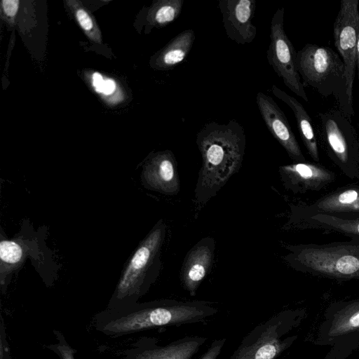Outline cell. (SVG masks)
<instances>
[{
  "label": "cell",
  "mask_w": 359,
  "mask_h": 359,
  "mask_svg": "<svg viewBox=\"0 0 359 359\" xmlns=\"http://www.w3.org/2000/svg\"><path fill=\"white\" fill-rule=\"evenodd\" d=\"M196 144L202 158L194 189L196 215L237 173L243 161L246 137L235 120L206 123L197 133Z\"/></svg>",
  "instance_id": "6da1fadb"
},
{
  "label": "cell",
  "mask_w": 359,
  "mask_h": 359,
  "mask_svg": "<svg viewBox=\"0 0 359 359\" xmlns=\"http://www.w3.org/2000/svg\"><path fill=\"white\" fill-rule=\"evenodd\" d=\"M215 312L201 302L173 301L133 304L107 309L96 318V329L112 337L144 330L200 320Z\"/></svg>",
  "instance_id": "7a4b0ae2"
},
{
  "label": "cell",
  "mask_w": 359,
  "mask_h": 359,
  "mask_svg": "<svg viewBox=\"0 0 359 359\" xmlns=\"http://www.w3.org/2000/svg\"><path fill=\"white\" fill-rule=\"evenodd\" d=\"M284 246L283 259L295 271L337 280L359 278L358 240Z\"/></svg>",
  "instance_id": "3957f363"
},
{
  "label": "cell",
  "mask_w": 359,
  "mask_h": 359,
  "mask_svg": "<svg viewBox=\"0 0 359 359\" xmlns=\"http://www.w3.org/2000/svg\"><path fill=\"white\" fill-rule=\"evenodd\" d=\"M297 68L304 86L323 97L334 96L337 107L351 120L353 106L348 100L344 64L333 49L307 43L297 53Z\"/></svg>",
  "instance_id": "277c9868"
},
{
  "label": "cell",
  "mask_w": 359,
  "mask_h": 359,
  "mask_svg": "<svg viewBox=\"0 0 359 359\" xmlns=\"http://www.w3.org/2000/svg\"><path fill=\"white\" fill-rule=\"evenodd\" d=\"M166 225L159 220L140 243L118 283L107 309H116L136 303L156 280L161 269V253Z\"/></svg>",
  "instance_id": "5b68a950"
},
{
  "label": "cell",
  "mask_w": 359,
  "mask_h": 359,
  "mask_svg": "<svg viewBox=\"0 0 359 359\" xmlns=\"http://www.w3.org/2000/svg\"><path fill=\"white\" fill-rule=\"evenodd\" d=\"M322 147L330 159L351 180L359 178V142L351 120L338 107L318 113Z\"/></svg>",
  "instance_id": "8992f818"
},
{
  "label": "cell",
  "mask_w": 359,
  "mask_h": 359,
  "mask_svg": "<svg viewBox=\"0 0 359 359\" xmlns=\"http://www.w3.org/2000/svg\"><path fill=\"white\" fill-rule=\"evenodd\" d=\"M285 8H278L270 26V43L266 51L269 64L292 93L309 102L297 68V53L284 29Z\"/></svg>",
  "instance_id": "52a82bcc"
},
{
  "label": "cell",
  "mask_w": 359,
  "mask_h": 359,
  "mask_svg": "<svg viewBox=\"0 0 359 359\" xmlns=\"http://www.w3.org/2000/svg\"><path fill=\"white\" fill-rule=\"evenodd\" d=\"M358 5V0H341L333 25L334 45L344 64L347 95L349 102L353 106L356 44L359 29Z\"/></svg>",
  "instance_id": "ba28073f"
},
{
  "label": "cell",
  "mask_w": 359,
  "mask_h": 359,
  "mask_svg": "<svg viewBox=\"0 0 359 359\" xmlns=\"http://www.w3.org/2000/svg\"><path fill=\"white\" fill-rule=\"evenodd\" d=\"M290 214H325L344 219L359 218V185L340 187L309 204L291 205Z\"/></svg>",
  "instance_id": "9c48e42d"
},
{
  "label": "cell",
  "mask_w": 359,
  "mask_h": 359,
  "mask_svg": "<svg viewBox=\"0 0 359 359\" xmlns=\"http://www.w3.org/2000/svg\"><path fill=\"white\" fill-rule=\"evenodd\" d=\"M283 186L293 194L319 191L332 184L335 173L319 163L294 162L278 167Z\"/></svg>",
  "instance_id": "30bf717a"
},
{
  "label": "cell",
  "mask_w": 359,
  "mask_h": 359,
  "mask_svg": "<svg viewBox=\"0 0 359 359\" xmlns=\"http://www.w3.org/2000/svg\"><path fill=\"white\" fill-rule=\"evenodd\" d=\"M256 103L261 116L272 136L294 162L306 161L299 144L284 112L272 97L257 93Z\"/></svg>",
  "instance_id": "8fae6325"
},
{
  "label": "cell",
  "mask_w": 359,
  "mask_h": 359,
  "mask_svg": "<svg viewBox=\"0 0 359 359\" xmlns=\"http://www.w3.org/2000/svg\"><path fill=\"white\" fill-rule=\"evenodd\" d=\"M255 0H220L218 8L226 36L241 45L252 43L257 36L252 23L256 10Z\"/></svg>",
  "instance_id": "7c38bea8"
},
{
  "label": "cell",
  "mask_w": 359,
  "mask_h": 359,
  "mask_svg": "<svg viewBox=\"0 0 359 359\" xmlns=\"http://www.w3.org/2000/svg\"><path fill=\"white\" fill-rule=\"evenodd\" d=\"M142 178L148 189L167 195L177 194L180 183L173 153L165 150L156 154L144 165Z\"/></svg>",
  "instance_id": "4fadbf2b"
},
{
  "label": "cell",
  "mask_w": 359,
  "mask_h": 359,
  "mask_svg": "<svg viewBox=\"0 0 359 359\" xmlns=\"http://www.w3.org/2000/svg\"><path fill=\"white\" fill-rule=\"evenodd\" d=\"M215 241L205 237L198 241L187 252L182 268L181 280L191 296L210 270L215 257Z\"/></svg>",
  "instance_id": "5bb4252c"
},
{
  "label": "cell",
  "mask_w": 359,
  "mask_h": 359,
  "mask_svg": "<svg viewBox=\"0 0 359 359\" xmlns=\"http://www.w3.org/2000/svg\"><path fill=\"white\" fill-rule=\"evenodd\" d=\"M279 323L270 320L254 330L250 343H243L231 359H275L285 348L280 339Z\"/></svg>",
  "instance_id": "9a60e30c"
},
{
  "label": "cell",
  "mask_w": 359,
  "mask_h": 359,
  "mask_svg": "<svg viewBox=\"0 0 359 359\" xmlns=\"http://www.w3.org/2000/svg\"><path fill=\"white\" fill-rule=\"evenodd\" d=\"M284 227L335 232L359 241V218L344 219L325 214H289V219Z\"/></svg>",
  "instance_id": "2e32d148"
},
{
  "label": "cell",
  "mask_w": 359,
  "mask_h": 359,
  "mask_svg": "<svg viewBox=\"0 0 359 359\" xmlns=\"http://www.w3.org/2000/svg\"><path fill=\"white\" fill-rule=\"evenodd\" d=\"M271 92L277 98L285 102L293 111L300 137L311 158L316 163L320 161L319 149L315 128L311 117L303 105L294 97L288 95L276 85Z\"/></svg>",
  "instance_id": "e0dca14e"
},
{
  "label": "cell",
  "mask_w": 359,
  "mask_h": 359,
  "mask_svg": "<svg viewBox=\"0 0 359 359\" xmlns=\"http://www.w3.org/2000/svg\"><path fill=\"white\" fill-rule=\"evenodd\" d=\"M196 35L193 29H185L172 38L156 55V67L163 70L174 69L182 63L190 53Z\"/></svg>",
  "instance_id": "ac0fdd59"
},
{
  "label": "cell",
  "mask_w": 359,
  "mask_h": 359,
  "mask_svg": "<svg viewBox=\"0 0 359 359\" xmlns=\"http://www.w3.org/2000/svg\"><path fill=\"white\" fill-rule=\"evenodd\" d=\"M203 341V338H193L164 347L146 349L137 353L133 359H191Z\"/></svg>",
  "instance_id": "d6986e66"
},
{
  "label": "cell",
  "mask_w": 359,
  "mask_h": 359,
  "mask_svg": "<svg viewBox=\"0 0 359 359\" xmlns=\"http://www.w3.org/2000/svg\"><path fill=\"white\" fill-rule=\"evenodd\" d=\"M333 320L330 330L332 337L359 329V300L348 304Z\"/></svg>",
  "instance_id": "ffe728a7"
},
{
  "label": "cell",
  "mask_w": 359,
  "mask_h": 359,
  "mask_svg": "<svg viewBox=\"0 0 359 359\" xmlns=\"http://www.w3.org/2000/svg\"><path fill=\"white\" fill-rule=\"evenodd\" d=\"M184 0H163L157 2L151 13L152 23L164 27L175 21L180 16Z\"/></svg>",
  "instance_id": "44dd1931"
},
{
  "label": "cell",
  "mask_w": 359,
  "mask_h": 359,
  "mask_svg": "<svg viewBox=\"0 0 359 359\" xmlns=\"http://www.w3.org/2000/svg\"><path fill=\"white\" fill-rule=\"evenodd\" d=\"M25 256L22 246L14 241L1 240L0 243V257L1 270H11L16 268Z\"/></svg>",
  "instance_id": "7402d4cb"
},
{
  "label": "cell",
  "mask_w": 359,
  "mask_h": 359,
  "mask_svg": "<svg viewBox=\"0 0 359 359\" xmlns=\"http://www.w3.org/2000/svg\"><path fill=\"white\" fill-rule=\"evenodd\" d=\"M75 15L78 22L87 36L91 40L100 43L102 38L100 31L90 14L85 8L77 6L75 9Z\"/></svg>",
  "instance_id": "603a6c76"
},
{
  "label": "cell",
  "mask_w": 359,
  "mask_h": 359,
  "mask_svg": "<svg viewBox=\"0 0 359 359\" xmlns=\"http://www.w3.org/2000/svg\"><path fill=\"white\" fill-rule=\"evenodd\" d=\"M54 333L57 342L50 345L49 348L56 353L60 359H75L76 351L67 342L61 332L54 330Z\"/></svg>",
  "instance_id": "cb8c5ba5"
},
{
  "label": "cell",
  "mask_w": 359,
  "mask_h": 359,
  "mask_svg": "<svg viewBox=\"0 0 359 359\" xmlns=\"http://www.w3.org/2000/svg\"><path fill=\"white\" fill-rule=\"evenodd\" d=\"M1 4L5 15L13 20L18 13L20 1L18 0H4Z\"/></svg>",
  "instance_id": "d4e9b609"
},
{
  "label": "cell",
  "mask_w": 359,
  "mask_h": 359,
  "mask_svg": "<svg viewBox=\"0 0 359 359\" xmlns=\"http://www.w3.org/2000/svg\"><path fill=\"white\" fill-rule=\"evenodd\" d=\"M225 339L215 341L200 359H217L220 353Z\"/></svg>",
  "instance_id": "484cf974"
},
{
  "label": "cell",
  "mask_w": 359,
  "mask_h": 359,
  "mask_svg": "<svg viewBox=\"0 0 359 359\" xmlns=\"http://www.w3.org/2000/svg\"><path fill=\"white\" fill-rule=\"evenodd\" d=\"M104 81L100 74L96 72L93 75V84L97 93H103Z\"/></svg>",
  "instance_id": "4316f807"
},
{
  "label": "cell",
  "mask_w": 359,
  "mask_h": 359,
  "mask_svg": "<svg viewBox=\"0 0 359 359\" xmlns=\"http://www.w3.org/2000/svg\"><path fill=\"white\" fill-rule=\"evenodd\" d=\"M116 88L115 82L111 79H107L104 81L103 93L105 95L111 94Z\"/></svg>",
  "instance_id": "83f0119b"
},
{
  "label": "cell",
  "mask_w": 359,
  "mask_h": 359,
  "mask_svg": "<svg viewBox=\"0 0 359 359\" xmlns=\"http://www.w3.org/2000/svg\"><path fill=\"white\" fill-rule=\"evenodd\" d=\"M356 68L358 69V76L359 81V29L358 34L357 37V44H356Z\"/></svg>",
  "instance_id": "f1b7e54d"
},
{
  "label": "cell",
  "mask_w": 359,
  "mask_h": 359,
  "mask_svg": "<svg viewBox=\"0 0 359 359\" xmlns=\"http://www.w3.org/2000/svg\"><path fill=\"white\" fill-rule=\"evenodd\" d=\"M358 142H359V125H358Z\"/></svg>",
  "instance_id": "f546056e"
}]
</instances>
